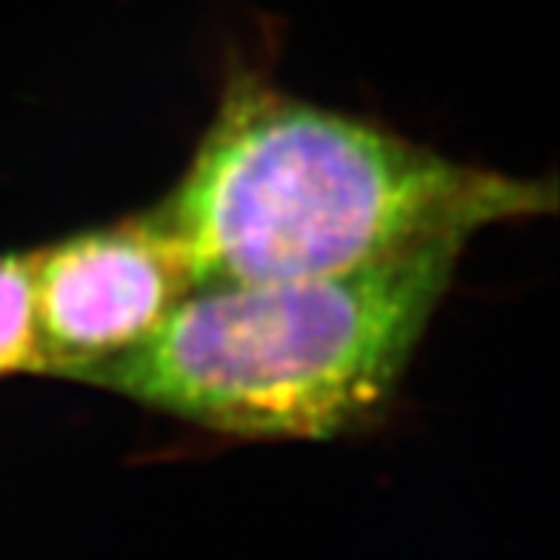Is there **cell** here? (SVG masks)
Wrapping results in <instances>:
<instances>
[{
  "label": "cell",
  "mask_w": 560,
  "mask_h": 560,
  "mask_svg": "<svg viewBox=\"0 0 560 560\" xmlns=\"http://www.w3.org/2000/svg\"><path fill=\"white\" fill-rule=\"evenodd\" d=\"M192 289L147 209L32 249L37 375L78 381L132 352Z\"/></svg>",
  "instance_id": "3957f363"
},
{
  "label": "cell",
  "mask_w": 560,
  "mask_h": 560,
  "mask_svg": "<svg viewBox=\"0 0 560 560\" xmlns=\"http://www.w3.org/2000/svg\"><path fill=\"white\" fill-rule=\"evenodd\" d=\"M460 252L443 244L326 278L195 289L140 347L74 384L221 435L335 441L389 409Z\"/></svg>",
  "instance_id": "7a4b0ae2"
},
{
  "label": "cell",
  "mask_w": 560,
  "mask_h": 560,
  "mask_svg": "<svg viewBox=\"0 0 560 560\" xmlns=\"http://www.w3.org/2000/svg\"><path fill=\"white\" fill-rule=\"evenodd\" d=\"M37 375L32 252H0V377Z\"/></svg>",
  "instance_id": "277c9868"
},
{
  "label": "cell",
  "mask_w": 560,
  "mask_h": 560,
  "mask_svg": "<svg viewBox=\"0 0 560 560\" xmlns=\"http://www.w3.org/2000/svg\"><path fill=\"white\" fill-rule=\"evenodd\" d=\"M555 207L552 180L452 161L237 74L186 172L147 212L192 287L209 289L326 278L466 246L483 229Z\"/></svg>",
  "instance_id": "6da1fadb"
}]
</instances>
